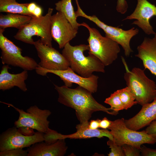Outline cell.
<instances>
[{
  "label": "cell",
  "mask_w": 156,
  "mask_h": 156,
  "mask_svg": "<svg viewBox=\"0 0 156 156\" xmlns=\"http://www.w3.org/2000/svg\"><path fill=\"white\" fill-rule=\"evenodd\" d=\"M54 86L58 94V102L75 109L80 123H88L94 112L101 111L115 116L118 114L98 103L91 92L81 86L72 89L65 85Z\"/></svg>",
  "instance_id": "1"
},
{
  "label": "cell",
  "mask_w": 156,
  "mask_h": 156,
  "mask_svg": "<svg viewBox=\"0 0 156 156\" xmlns=\"http://www.w3.org/2000/svg\"><path fill=\"white\" fill-rule=\"evenodd\" d=\"M89 49L88 44L73 46L69 42L62 51L70 67L75 72L85 77L91 76L94 72H105V66L98 58L92 55L86 56L84 54V52Z\"/></svg>",
  "instance_id": "2"
},
{
  "label": "cell",
  "mask_w": 156,
  "mask_h": 156,
  "mask_svg": "<svg viewBox=\"0 0 156 156\" xmlns=\"http://www.w3.org/2000/svg\"><path fill=\"white\" fill-rule=\"evenodd\" d=\"M121 59L126 70L124 79L127 86L134 94L138 104L142 106L153 101L156 98L155 82L140 68L134 67L130 70L123 57Z\"/></svg>",
  "instance_id": "3"
},
{
  "label": "cell",
  "mask_w": 156,
  "mask_h": 156,
  "mask_svg": "<svg viewBox=\"0 0 156 156\" xmlns=\"http://www.w3.org/2000/svg\"><path fill=\"white\" fill-rule=\"evenodd\" d=\"M80 26L86 27L89 35L87 39L89 47L88 53L98 58L105 66L112 64L117 58L120 51L119 44L106 36H103L96 29L84 22Z\"/></svg>",
  "instance_id": "4"
},
{
  "label": "cell",
  "mask_w": 156,
  "mask_h": 156,
  "mask_svg": "<svg viewBox=\"0 0 156 156\" xmlns=\"http://www.w3.org/2000/svg\"><path fill=\"white\" fill-rule=\"evenodd\" d=\"M53 9L49 8L47 13L44 16L37 17H32L30 22L18 29L14 36L16 39L24 43L34 45L33 36L40 38L44 44L52 46V36L51 32V19Z\"/></svg>",
  "instance_id": "5"
},
{
  "label": "cell",
  "mask_w": 156,
  "mask_h": 156,
  "mask_svg": "<svg viewBox=\"0 0 156 156\" xmlns=\"http://www.w3.org/2000/svg\"><path fill=\"white\" fill-rule=\"evenodd\" d=\"M124 120L121 118L112 121L108 129L116 144L121 146L124 144H129L140 149L143 144H153L156 143V139L147 133L145 130L138 131L128 128Z\"/></svg>",
  "instance_id": "6"
},
{
  "label": "cell",
  "mask_w": 156,
  "mask_h": 156,
  "mask_svg": "<svg viewBox=\"0 0 156 156\" xmlns=\"http://www.w3.org/2000/svg\"><path fill=\"white\" fill-rule=\"evenodd\" d=\"M4 30L0 29L1 58L2 64L18 67L24 70H35L38 64L33 58L23 56L22 49L4 36Z\"/></svg>",
  "instance_id": "7"
},
{
  "label": "cell",
  "mask_w": 156,
  "mask_h": 156,
  "mask_svg": "<svg viewBox=\"0 0 156 156\" xmlns=\"http://www.w3.org/2000/svg\"><path fill=\"white\" fill-rule=\"evenodd\" d=\"M75 14L77 17L81 16L88 19L102 29L105 32L106 36L121 45L126 57H129L133 52L130 46V42L132 38L138 34L139 30L138 29L133 27L125 30L118 27L107 25L101 21L96 15L90 16L86 14L80 6L77 7Z\"/></svg>",
  "instance_id": "8"
},
{
  "label": "cell",
  "mask_w": 156,
  "mask_h": 156,
  "mask_svg": "<svg viewBox=\"0 0 156 156\" xmlns=\"http://www.w3.org/2000/svg\"><path fill=\"white\" fill-rule=\"evenodd\" d=\"M0 102L12 107L19 113L18 118L14 122V126L17 128L28 127L44 133L49 129L50 122L47 119L51 114L50 110L42 109L35 105L30 106L25 112L11 104Z\"/></svg>",
  "instance_id": "9"
},
{
  "label": "cell",
  "mask_w": 156,
  "mask_h": 156,
  "mask_svg": "<svg viewBox=\"0 0 156 156\" xmlns=\"http://www.w3.org/2000/svg\"><path fill=\"white\" fill-rule=\"evenodd\" d=\"M34 45L40 60L35 70L38 74L44 70H64L70 67L62 54L52 47L44 44L40 39L35 41Z\"/></svg>",
  "instance_id": "10"
},
{
  "label": "cell",
  "mask_w": 156,
  "mask_h": 156,
  "mask_svg": "<svg viewBox=\"0 0 156 156\" xmlns=\"http://www.w3.org/2000/svg\"><path fill=\"white\" fill-rule=\"evenodd\" d=\"M44 133L38 131L31 135L22 134L15 126L2 132L0 135V152L23 148L44 141Z\"/></svg>",
  "instance_id": "11"
},
{
  "label": "cell",
  "mask_w": 156,
  "mask_h": 156,
  "mask_svg": "<svg viewBox=\"0 0 156 156\" xmlns=\"http://www.w3.org/2000/svg\"><path fill=\"white\" fill-rule=\"evenodd\" d=\"M51 29L52 38L60 49L63 48L78 32V30L73 27L64 14L58 11L52 16Z\"/></svg>",
  "instance_id": "12"
},
{
  "label": "cell",
  "mask_w": 156,
  "mask_h": 156,
  "mask_svg": "<svg viewBox=\"0 0 156 156\" xmlns=\"http://www.w3.org/2000/svg\"><path fill=\"white\" fill-rule=\"evenodd\" d=\"M51 73L59 76L63 81L65 86L70 87L73 83L77 84L92 93L96 92L98 88V76L92 75L88 77H85L77 74L69 67L64 70H44L38 75L46 76L47 73Z\"/></svg>",
  "instance_id": "13"
},
{
  "label": "cell",
  "mask_w": 156,
  "mask_h": 156,
  "mask_svg": "<svg viewBox=\"0 0 156 156\" xmlns=\"http://www.w3.org/2000/svg\"><path fill=\"white\" fill-rule=\"evenodd\" d=\"M156 16V6L147 0H137V4L133 12L123 20L135 19L132 24L135 25L141 28L148 35L155 34L149 20Z\"/></svg>",
  "instance_id": "14"
},
{
  "label": "cell",
  "mask_w": 156,
  "mask_h": 156,
  "mask_svg": "<svg viewBox=\"0 0 156 156\" xmlns=\"http://www.w3.org/2000/svg\"><path fill=\"white\" fill-rule=\"evenodd\" d=\"M152 38L145 37L137 48L135 57L142 61L145 69L156 76V33Z\"/></svg>",
  "instance_id": "15"
},
{
  "label": "cell",
  "mask_w": 156,
  "mask_h": 156,
  "mask_svg": "<svg viewBox=\"0 0 156 156\" xmlns=\"http://www.w3.org/2000/svg\"><path fill=\"white\" fill-rule=\"evenodd\" d=\"M67 148L65 139H60L51 143L43 141L37 142L27 150V156H63Z\"/></svg>",
  "instance_id": "16"
},
{
  "label": "cell",
  "mask_w": 156,
  "mask_h": 156,
  "mask_svg": "<svg viewBox=\"0 0 156 156\" xmlns=\"http://www.w3.org/2000/svg\"><path fill=\"white\" fill-rule=\"evenodd\" d=\"M156 120V98L152 102L142 106L140 110L133 117L125 120L128 128L135 131L148 125Z\"/></svg>",
  "instance_id": "17"
},
{
  "label": "cell",
  "mask_w": 156,
  "mask_h": 156,
  "mask_svg": "<svg viewBox=\"0 0 156 156\" xmlns=\"http://www.w3.org/2000/svg\"><path fill=\"white\" fill-rule=\"evenodd\" d=\"M10 68L8 65H4L2 67L0 73V90L5 91L16 86L23 92H26L27 88L25 81L28 76L27 71L24 70L20 73L11 74L8 71Z\"/></svg>",
  "instance_id": "18"
},
{
  "label": "cell",
  "mask_w": 156,
  "mask_h": 156,
  "mask_svg": "<svg viewBox=\"0 0 156 156\" xmlns=\"http://www.w3.org/2000/svg\"><path fill=\"white\" fill-rule=\"evenodd\" d=\"M89 123L77 125L76 128L77 131L73 134L64 135L58 133V140L68 138L71 139H88L93 137L101 138L106 137L109 139L114 140L113 136L110 131L107 129H93L89 128Z\"/></svg>",
  "instance_id": "19"
},
{
  "label": "cell",
  "mask_w": 156,
  "mask_h": 156,
  "mask_svg": "<svg viewBox=\"0 0 156 156\" xmlns=\"http://www.w3.org/2000/svg\"><path fill=\"white\" fill-rule=\"evenodd\" d=\"M32 17L21 14L8 13L0 15V29L14 27L18 29L28 23Z\"/></svg>",
  "instance_id": "20"
},
{
  "label": "cell",
  "mask_w": 156,
  "mask_h": 156,
  "mask_svg": "<svg viewBox=\"0 0 156 156\" xmlns=\"http://www.w3.org/2000/svg\"><path fill=\"white\" fill-rule=\"evenodd\" d=\"M29 3H19L16 0H0V12L34 16L28 10Z\"/></svg>",
  "instance_id": "21"
},
{
  "label": "cell",
  "mask_w": 156,
  "mask_h": 156,
  "mask_svg": "<svg viewBox=\"0 0 156 156\" xmlns=\"http://www.w3.org/2000/svg\"><path fill=\"white\" fill-rule=\"evenodd\" d=\"M55 9L62 13L72 25L73 27L77 30L80 26V23L77 21L76 15L72 0H61L55 4Z\"/></svg>",
  "instance_id": "22"
},
{
  "label": "cell",
  "mask_w": 156,
  "mask_h": 156,
  "mask_svg": "<svg viewBox=\"0 0 156 156\" xmlns=\"http://www.w3.org/2000/svg\"><path fill=\"white\" fill-rule=\"evenodd\" d=\"M120 99L125 109H127L138 104L135 96L131 89L128 86L119 90Z\"/></svg>",
  "instance_id": "23"
},
{
  "label": "cell",
  "mask_w": 156,
  "mask_h": 156,
  "mask_svg": "<svg viewBox=\"0 0 156 156\" xmlns=\"http://www.w3.org/2000/svg\"><path fill=\"white\" fill-rule=\"evenodd\" d=\"M104 102L109 105L111 109L116 112L118 113L119 111L125 109L120 99L119 90L111 94L109 97L105 99Z\"/></svg>",
  "instance_id": "24"
},
{
  "label": "cell",
  "mask_w": 156,
  "mask_h": 156,
  "mask_svg": "<svg viewBox=\"0 0 156 156\" xmlns=\"http://www.w3.org/2000/svg\"><path fill=\"white\" fill-rule=\"evenodd\" d=\"M107 144L111 149L108 156H125L122 146L116 144L114 140L109 139Z\"/></svg>",
  "instance_id": "25"
},
{
  "label": "cell",
  "mask_w": 156,
  "mask_h": 156,
  "mask_svg": "<svg viewBox=\"0 0 156 156\" xmlns=\"http://www.w3.org/2000/svg\"><path fill=\"white\" fill-rule=\"evenodd\" d=\"M125 156H140L141 152L140 149L130 145L124 144L122 146Z\"/></svg>",
  "instance_id": "26"
},
{
  "label": "cell",
  "mask_w": 156,
  "mask_h": 156,
  "mask_svg": "<svg viewBox=\"0 0 156 156\" xmlns=\"http://www.w3.org/2000/svg\"><path fill=\"white\" fill-rule=\"evenodd\" d=\"M27 150L23 148H15L5 151L0 152V156H27Z\"/></svg>",
  "instance_id": "27"
},
{
  "label": "cell",
  "mask_w": 156,
  "mask_h": 156,
  "mask_svg": "<svg viewBox=\"0 0 156 156\" xmlns=\"http://www.w3.org/2000/svg\"><path fill=\"white\" fill-rule=\"evenodd\" d=\"M128 5L126 0H117L116 10L121 14H124L127 11Z\"/></svg>",
  "instance_id": "28"
},
{
  "label": "cell",
  "mask_w": 156,
  "mask_h": 156,
  "mask_svg": "<svg viewBox=\"0 0 156 156\" xmlns=\"http://www.w3.org/2000/svg\"><path fill=\"white\" fill-rule=\"evenodd\" d=\"M140 150L142 156H156V148H150L142 145Z\"/></svg>",
  "instance_id": "29"
},
{
  "label": "cell",
  "mask_w": 156,
  "mask_h": 156,
  "mask_svg": "<svg viewBox=\"0 0 156 156\" xmlns=\"http://www.w3.org/2000/svg\"><path fill=\"white\" fill-rule=\"evenodd\" d=\"M145 130L148 134L156 139V120L152 121Z\"/></svg>",
  "instance_id": "30"
},
{
  "label": "cell",
  "mask_w": 156,
  "mask_h": 156,
  "mask_svg": "<svg viewBox=\"0 0 156 156\" xmlns=\"http://www.w3.org/2000/svg\"><path fill=\"white\" fill-rule=\"evenodd\" d=\"M18 130L22 134L26 135H34L33 129L28 127H21L18 128Z\"/></svg>",
  "instance_id": "31"
},
{
  "label": "cell",
  "mask_w": 156,
  "mask_h": 156,
  "mask_svg": "<svg viewBox=\"0 0 156 156\" xmlns=\"http://www.w3.org/2000/svg\"><path fill=\"white\" fill-rule=\"evenodd\" d=\"M112 121L109 120L106 117H104L101 120L99 127L104 129H108L111 124Z\"/></svg>",
  "instance_id": "32"
},
{
  "label": "cell",
  "mask_w": 156,
  "mask_h": 156,
  "mask_svg": "<svg viewBox=\"0 0 156 156\" xmlns=\"http://www.w3.org/2000/svg\"><path fill=\"white\" fill-rule=\"evenodd\" d=\"M101 120L99 119L96 120H91L89 123V128L93 129H98L99 127V124Z\"/></svg>",
  "instance_id": "33"
},
{
  "label": "cell",
  "mask_w": 156,
  "mask_h": 156,
  "mask_svg": "<svg viewBox=\"0 0 156 156\" xmlns=\"http://www.w3.org/2000/svg\"><path fill=\"white\" fill-rule=\"evenodd\" d=\"M42 8L40 6L37 5L33 13V14L34 16L38 17L42 15Z\"/></svg>",
  "instance_id": "34"
},
{
  "label": "cell",
  "mask_w": 156,
  "mask_h": 156,
  "mask_svg": "<svg viewBox=\"0 0 156 156\" xmlns=\"http://www.w3.org/2000/svg\"><path fill=\"white\" fill-rule=\"evenodd\" d=\"M37 5L34 2H31L29 3L27 6V9L29 12L33 14V13Z\"/></svg>",
  "instance_id": "35"
}]
</instances>
